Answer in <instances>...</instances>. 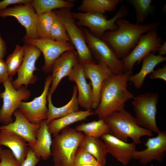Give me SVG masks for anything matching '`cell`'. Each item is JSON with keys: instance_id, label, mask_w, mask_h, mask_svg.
<instances>
[{"instance_id": "1", "label": "cell", "mask_w": 166, "mask_h": 166, "mask_svg": "<svg viewBox=\"0 0 166 166\" xmlns=\"http://www.w3.org/2000/svg\"><path fill=\"white\" fill-rule=\"evenodd\" d=\"M129 72L113 74L102 84L100 102L94 111L99 119H104L115 112L124 109L125 103L132 99L133 94L128 89Z\"/></svg>"}, {"instance_id": "2", "label": "cell", "mask_w": 166, "mask_h": 166, "mask_svg": "<svg viewBox=\"0 0 166 166\" xmlns=\"http://www.w3.org/2000/svg\"><path fill=\"white\" fill-rule=\"evenodd\" d=\"M117 28L106 32L101 38L106 42L119 59L126 56L136 45L140 37L151 30L157 29L158 23L134 24L122 18L117 20Z\"/></svg>"}, {"instance_id": "3", "label": "cell", "mask_w": 166, "mask_h": 166, "mask_svg": "<svg viewBox=\"0 0 166 166\" xmlns=\"http://www.w3.org/2000/svg\"><path fill=\"white\" fill-rule=\"evenodd\" d=\"M104 120L109 127V133L125 142L130 138L139 144L142 136L153 135L152 132L139 126L135 118L125 109L113 113Z\"/></svg>"}, {"instance_id": "4", "label": "cell", "mask_w": 166, "mask_h": 166, "mask_svg": "<svg viewBox=\"0 0 166 166\" xmlns=\"http://www.w3.org/2000/svg\"><path fill=\"white\" fill-rule=\"evenodd\" d=\"M85 135L67 127L53 136L51 147L54 166H75V155Z\"/></svg>"}, {"instance_id": "5", "label": "cell", "mask_w": 166, "mask_h": 166, "mask_svg": "<svg viewBox=\"0 0 166 166\" xmlns=\"http://www.w3.org/2000/svg\"><path fill=\"white\" fill-rule=\"evenodd\" d=\"M128 13L125 5L122 4L114 16L109 19L104 14L99 13L72 12V14L78 20L75 22L77 26L88 27L91 33L101 38L107 31L116 30L118 27L116 21L125 17Z\"/></svg>"}, {"instance_id": "6", "label": "cell", "mask_w": 166, "mask_h": 166, "mask_svg": "<svg viewBox=\"0 0 166 166\" xmlns=\"http://www.w3.org/2000/svg\"><path fill=\"white\" fill-rule=\"evenodd\" d=\"M159 95L158 93H144L134 97L132 101L139 125L157 133L160 131L156 120Z\"/></svg>"}, {"instance_id": "7", "label": "cell", "mask_w": 166, "mask_h": 166, "mask_svg": "<svg viewBox=\"0 0 166 166\" xmlns=\"http://www.w3.org/2000/svg\"><path fill=\"white\" fill-rule=\"evenodd\" d=\"M81 30L89 49L98 62L105 64L114 74L124 72L122 60L118 58L106 42L86 29Z\"/></svg>"}, {"instance_id": "8", "label": "cell", "mask_w": 166, "mask_h": 166, "mask_svg": "<svg viewBox=\"0 0 166 166\" xmlns=\"http://www.w3.org/2000/svg\"><path fill=\"white\" fill-rule=\"evenodd\" d=\"M65 27L70 40L77 52L78 61L81 63L93 61L92 54L85 41L83 32L75 22L70 8L54 10Z\"/></svg>"}, {"instance_id": "9", "label": "cell", "mask_w": 166, "mask_h": 166, "mask_svg": "<svg viewBox=\"0 0 166 166\" xmlns=\"http://www.w3.org/2000/svg\"><path fill=\"white\" fill-rule=\"evenodd\" d=\"M12 78L9 79L3 84L4 91L0 93V97L2 99L3 104L0 109V122L7 125L14 122L12 116L18 109L23 101L29 99L31 96L30 91L25 86L18 89H15L12 85Z\"/></svg>"}, {"instance_id": "10", "label": "cell", "mask_w": 166, "mask_h": 166, "mask_svg": "<svg viewBox=\"0 0 166 166\" xmlns=\"http://www.w3.org/2000/svg\"><path fill=\"white\" fill-rule=\"evenodd\" d=\"M157 31V29L151 30L142 35L131 52L122 59L124 72H129L132 74L135 63L139 65L149 53H157L163 42Z\"/></svg>"}, {"instance_id": "11", "label": "cell", "mask_w": 166, "mask_h": 166, "mask_svg": "<svg viewBox=\"0 0 166 166\" xmlns=\"http://www.w3.org/2000/svg\"><path fill=\"white\" fill-rule=\"evenodd\" d=\"M22 41L24 43L36 47L42 53L45 63L42 68L43 71L46 73L52 72L53 63L62 54L75 49L70 42H60L50 39L39 38L22 39Z\"/></svg>"}, {"instance_id": "12", "label": "cell", "mask_w": 166, "mask_h": 166, "mask_svg": "<svg viewBox=\"0 0 166 166\" xmlns=\"http://www.w3.org/2000/svg\"><path fill=\"white\" fill-rule=\"evenodd\" d=\"M7 16L15 17L25 27L26 34L23 39L39 38L37 27L38 15L31 2L0 11V17L4 19Z\"/></svg>"}, {"instance_id": "13", "label": "cell", "mask_w": 166, "mask_h": 166, "mask_svg": "<svg viewBox=\"0 0 166 166\" xmlns=\"http://www.w3.org/2000/svg\"><path fill=\"white\" fill-rule=\"evenodd\" d=\"M52 82V77L49 75L46 78L43 90L40 96L35 97L31 101H22L18 109L30 122L40 124L46 120L48 108L46 106L47 96Z\"/></svg>"}, {"instance_id": "14", "label": "cell", "mask_w": 166, "mask_h": 166, "mask_svg": "<svg viewBox=\"0 0 166 166\" xmlns=\"http://www.w3.org/2000/svg\"><path fill=\"white\" fill-rule=\"evenodd\" d=\"M25 55L23 62L17 72V78L12 81L14 88L17 90L22 86L27 87L28 85L34 83L38 77L34 74L37 69L35 65L41 52L37 48L24 43Z\"/></svg>"}, {"instance_id": "15", "label": "cell", "mask_w": 166, "mask_h": 166, "mask_svg": "<svg viewBox=\"0 0 166 166\" xmlns=\"http://www.w3.org/2000/svg\"><path fill=\"white\" fill-rule=\"evenodd\" d=\"M86 79L90 80L93 93L92 109L95 110L99 105L101 91L103 81L114 74L104 64L93 61L81 63Z\"/></svg>"}, {"instance_id": "16", "label": "cell", "mask_w": 166, "mask_h": 166, "mask_svg": "<svg viewBox=\"0 0 166 166\" xmlns=\"http://www.w3.org/2000/svg\"><path fill=\"white\" fill-rule=\"evenodd\" d=\"M155 137L149 138L145 144L146 148L136 150L132 158L142 164H146L153 160L163 161L166 151V132L160 131Z\"/></svg>"}, {"instance_id": "17", "label": "cell", "mask_w": 166, "mask_h": 166, "mask_svg": "<svg viewBox=\"0 0 166 166\" xmlns=\"http://www.w3.org/2000/svg\"><path fill=\"white\" fill-rule=\"evenodd\" d=\"M74 81L77 89V100L79 105L85 110L92 109L93 93L90 82L88 83L85 77L82 64L78 61L68 76Z\"/></svg>"}, {"instance_id": "18", "label": "cell", "mask_w": 166, "mask_h": 166, "mask_svg": "<svg viewBox=\"0 0 166 166\" xmlns=\"http://www.w3.org/2000/svg\"><path fill=\"white\" fill-rule=\"evenodd\" d=\"M78 61L77 53L73 49L63 53L54 61L52 67V82L49 93L53 94L62 79L68 76Z\"/></svg>"}, {"instance_id": "19", "label": "cell", "mask_w": 166, "mask_h": 166, "mask_svg": "<svg viewBox=\"0 0 166 166\" xmlns=\"http://www.w3.org/2000/svg\"><path fill=\"white\" fill-rule=\"evenodd\" d=\"M105 144L108 153L110 154L123 165L126 166L133 158L136 150V144L133 142L128 143L121 140L109 133L101 137Z\"/></svg>"}, {"instance_id": "20", "label": "cell", "mask_w": 166, "mask_h": 166, "mask_svg": "<svg viewBox=\"0 0 166 166\" xmlns=\"http://www.w3.org/2000/svg\"><path fill=\"white\" fill-rule=\"evenodd\" d=\"M14 121L7 125L0 126V130H6L13 132L23 138L29 147L36 142V135L40 124H36L29 121L17 109L13 114Z\"/></svg>"}, {"instance_id": "21", "label": "cell", "mask_w": 166, "mask_h": 166, "mask_svg": "<svg viewBox=\"0 0 166 166\" xmlns=\"http://www.w3.org/2000/svg\"><path fill=\"white\" fill-rule=\"evenodd\" d=\"M1 145L8 148L20 165L26 158L28 148V143L16 133L6 130H0Z\"/></svg>"}, {"instance_id": "22", "label": "cell", "mask_w": 166, "mask_h": 166, "mask_svg": "<svg viewBox=\"0 0 166 166\" xmlns=\"http://www.w3.org/2000/svg\"><path fill=\"white\" fill-rule=\"evenodd\" d=\"M36 143L30 147L38 158L46 160L51 156L52 140L46 120L41 123L36 134Z\"/></svg>"}, {"instance_id": "23", "label": "cell", "mask_w": 166, "mask_h": 166, "mask_svg": "<svg viewBox=\"0 0 166 166\" xmlns=\"http://www.w3.org/2000/svg\"><path fill=\"white\" fill-rule=\"evenodd\" d=\"M77 89L76 85H75L73 87L71 99L65 105L59 107H55L53 105L51 100L52 95L48 93L47 96L48 112L46 120L47 124L53 120L62 117L79 111V105L77 100Z\"/></svg>"}, {"instance_id": "24", "label": "cell", "mask_w": 166, "mask_h": 166, "mask_svg": "<svg viewBox=\"0 0 166 166\" xmlns=\"http://www.w3.org/2000/svg\"><path fill=\"white\" fill-rule=\"evenodd\" d=\"M166 60V57L164 56L156 55L153 53H149L142 60L140 71L136 74L130 75L128 78V81L133 84L135 88H140L146 76L153 71L158 64Z\"/></svg>"}, {"instance_id": "25", "label": "cell", "mask_w": 166, "mask_h": 166, "mask_svg": "<svg viewBox=\"0 0 166 166\" xmlns=\"http://www.w3.org/2000/svg\"><path fill=\"white\" fill-rule=\"evenodd\" d=\"M94 115V112L93 110L78 111L53 120L48 124V129L50 133L54 136L70 125L85 120L88 117Z\"/></svg>"}, {"instance_id": "26", "label": "cell", "mask_w": 166, "mask_h": 166, "mask_svg": "<svg viewBox=\"0 0 166 166\" xmlns=\"http://www.w3.org/2000/svg\"><path fill=\"white\" fill-rule=\"evenodd\" d=\"M79 147L92 155L100 166H105L108 153L104 142L99 138L85 135Z\"/></svg>"}, {"instance_id": "27", "label": "cell", "mask_w": 166, "mask_h": 166, "mask_svg": "<svg viewBox=\"0 0 166 166\" xmlns=\"http://www.w3.org/2000/svg\"><path fill=\"white\" fill-rule=\"evenodd\" d=\"M121 0H83L77 10L83 13H96L105 14L114 10Z\"/></svg>"}, {"instance_id": "28", "label": "cell", "mask_w": 166, "mask_h": 166, "mask_svg": "<svg viewBox=\"0 0 166 166\" xmlns=\"http://www.w3.org/2000/svg\"><path fill=\"white\" fill-rule=\"evenodd\" d=\"M75 129L77 132H83L86 136L100 138L109 133V128L104 119H99L77 126Z\"/></svg>"}, {"instance_id": "29", "label": "cell", "mask_w": 166, "mask_h": 166, "mask_svg": "<svg viewBox=\"0 0 166 166\" xmlns=\"http://www.w3.org/2000/svg\"><path fill=\"white\" fill-rule=\"evenodd\" d=\"M31 4L38 15L57 9L70 8L73 3L63 0H32Z\"/></svg>"}, {"instance_id": "30", "label": "cell", "mask_w": 166, "mask_h": 166, "mask_svg": "<svg viewBox=\"0 0 166 166\" xmlns=\"http://www.w3.org/2000/svg\"><path fill=\"white\" fill-rule=\"evenodd\" d=\"M25 48L23 45H17L13 52L7 57L6 63V64L9 77H12L17 73L24 60Z\"/></svg>"}, {"instance_id": "31", "label": "cell", "mask_w": 166, "mask_h": 166, "mask_svg": "<svg viewBox=\"0 0 166 166\" xmlns=\"http://www.w3.org/2000/svg\"><path fill=\"white\" fill-rule=\"evenodd\" d=\"M57 16L54 10L38 15L37 27L39 38L50 39L51 29Z\"/></svg>"}, {"instance_id": "32", "label": "cell", "mask_w": 166, "mask_h": 166, "mask_svg": "<svg viewBox=\"0 0 166 166\" xmlns=\"http://www.w3.org/2000/svg\"><path fill=\"white\" fill-rule=\"evenodd\" d=\"M129 2L136 11V24H141L144 22L151 11L152 0H131Z\"/></svg>"}, {"instance_id": "33", "label": "cell", "mask_w": 166, "mask_h": 166, "mask_svg": "<svg viewBox=\"0 0 166 166\" xmlns=\"http://www.w3.org/2000/svg\"><path fill=\"white\" fill-rule=\"evenodd\" d=\"M50 39L60 42H70L65 27L57 16L51 29Z\"/></svg>"}, {"instance_id": "34", "label": "cell", "mask_w": 166, "mask_h": 166, "mask_svg": "<svg viewBox=\"0 0 166 166\" xmlns=\"http://www.w3.org/2000/svg\"><path fill=\"white\" fill-rule=\"evenodd\" d=\"M74 163L75 166L83 164L100 166L96 159L92 155L80 147L77 149L75 155Z\"/></svg>"}, {"instance_id": "35", "label": "cell", "mask_w": 166, "mask_h": 166, "mask_svg": "<svg viewBox=\"0 0 166 166\" xmlns=\"http://www.w3.org/2000/svg\"><path fill=\"white\" fill-rule=\"evenodd\" d=\"M0 160V166H20L9 149L2 150Z\"/></svg>"}, {"instance_id": "36", "label": "cell", "mask_w": 166, "mask_h": 166, "mask_svg": "<svg viewBox=\"0 0 166 166\" xmlns=\"http://www.w3.org/2000/svg\"><path fill=\"white\" fill-rule=\"evenodd\" d=\"M40 160V158L35 155L32 148L29 147L26 158L20 166H36Z\"/></svg>"}, {"instance_id": "37", "label": "cell", "mask_w": 166, "mask_h": 166, "mask_svg": "<svg viewBox=\"0 0 166 166\" xmlns=\"http://www.w3.org/2000/svg\"><path fill=\"white\" fill-rule=\"evenodd\" d=\"M9 78L8 68L3 58L0 57V83H3Z\"/></svg>"}, {"instance_id": "38", "label": "cell", "mask_w": 166, "mask_h": 166, "mask_svg": "<svg viewBox=\"0 0 166 166\" xmlns=\"http://www.w3.org/2000/svg\"><path fill=\"white\" fill-rule=\"evenodd\" d=\"M149 77L151 79H159L166 81V66L164 65L162 68H158L150 73Z\"/></svg>"}, {"instance_id": "39", "label": "cell", "mask_w": 166, "mask_h": 166, "mask_svg": "<svg viewBox=\"0 0 166 166\" xmlns=\"http://www.w3.org/2000/svg\"><path fill=\"white\" fill-rule=\"evenodd\" d=\"M32 0H3L0 1V11L4 10L11 5L23 4H25L31 2Z\"/></svg>"}, {"instance_id": "40", "label": "cell", "mask_w": 166, "mask_h": 166, "mask_svg": "<svg viewBox=\"0 0 166 166\" xmlns=\"http://www.w3.org/2000/svg\"><path fill=\"white\" fill-rule=\"evenodd\" d=\"M7 50L6 42L2 38L0 35V57L3 58L5 55Z\"/></svg>"}, {"instance_id": "41", "label": "cell", "mask_w": 166, "mask_h": 166, "mask_svg": "<svg viewBox=\"0 0 166 166\" xmlns=\"http://www.w3.org/2000/svg\"><path fill=\"white\" fill-rule=\"evenodd\" d=\"M162 43L158 48L157 52L158 55L164 56L166 54V42H164Z\"/></svg>"}, {"instance_id": "42", "label": "cell", "mask_w": 166, "mask_h": 166, "mask_svg": "<svg viewBox=\"0 0 166 166\" xmlns=\"http://www.w3.org/2000/svg\"><path fill=\"white\" fill-rule=\"evenodd\" d=\"M2 150L3 149H2V148L0 147V160L1 154H2Z\"/></svg>"}, {"instance_id": "43", "label": "cell", "mask_w": 166, "mask_h": 166, "mask_svg": "<svg viewBox=\"0 0 166 166\" xmlns=\"http://www.w3.org/2000/svg\"><path fill=\"white\" fill-rule=\"evenodd\" d=\"M93 165L90 164H83L79 166H93Z\"/></svg>"}, {"instance_id": "44", "label": "cell", "mask_w": 166, "mask_h": 166, "mask_svg": "<svg viewBox=\"0 0 166 166\" xmlns=\"http://www.w3.org/2000/svg\"></svg>"}, {"instance_id": "45", "label": "cell", "mask_w": 166, "mask_h": 166, "mask_svg": "<svg viewBox=\"0 0 166 166\" xmlns=\"http://www.w3.org/2000/svg\"></svg>"}, {"instance_id": "46", "label": "cell", "mask_w": 166, "mask_h": 166, "mask_svg": "<svg viewBox=\"0 0 166 166\" xmlns=\"http://www.w3.org/2000/svg\"></svg>"}]
</instances>
